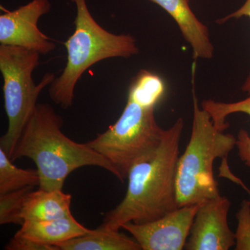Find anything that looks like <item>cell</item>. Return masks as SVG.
Returning a JSON list of instances; mask_svg holds the SVG:
<instances>
[{
  "instance_id": "obj_8",
  "label": "cell",
  "mask_w": 250,
  "mask_h": 250,
  "mask_svg": "<svg viewBox=\"0 0 250 250\" xmlns=\"http://www.w3.org/2000/svg\"><path fill=\"white\" fill-rule=\"evenodd\" d=\"M199 205L179 207L162 218L146 224L125 223L122 228L143 250H182L190 235Z\"/></svg>"
},
{
  "instance_id": "obj_12",
  "label": "cell",
  "mask_w": 250,
  "mask_h": 250,
  "mask_svg": "<svg viewBox=\"0 0 250 250\" xmlns=\"http://www.w3.org/2000/svg\"><path fill=\"white\" fill-rule=\"evenodd\" d=\"M71 200V195L62 190H32L23 204V220L43 221L72 215Z\"/></svg>"
},
{
  "instance_id": "obj_15",
  "label": "cell",
  "mask_w": 250,
  "mask_h": 250,
  "mask_svg": "<svg viewBox=\"0 0 250 250\" xmlns=\"http://www.w3.org/2000/svg\"><path fill=\"white\" fill-rule=\"evenodd\" d=\"M165 92V83L160 76L148 70H141L130 84L128 98L143 106L155 107Z\"/></svg>"
},
{
  "instance_id": "obj_5",
  "label": "cell",
  "mask_w": 250,
  "mask_h": 250,
  "mask_svg": "<svg viewBox=\"0 0 250 250\" xmlns=\"http://www.w3.org/2000/svg\"><path fill=\"white\" fill-rule=\"evenodd\" d=\"M154 108L128 98L116 123L86 143L111 163L122 182L135 165L149 159L160 146L166 130L156 123Z\"/></svg>"
},
{
  "instance_id": "obj_1",
  "label": "cell",
  "mask_w": 250,
  "mask_h": 250,
  "mask_svg": "<svg viewBox=\"0 0 250 250\" xmlns=\"http://www.w3.org/2000/svg\"><path fill=\"white\" fill-rule=\"evenodd\" d=\"M184 126L179 118L166 129L155 153L131 169L124 199L106 213L100 228L118 231L125 223H149L179 208L177 166Z\"/></svg>"
},
{
  "instance_id": "obj_17",
  "label": "cell",
  "mask_w": 250,
  "mask_h": 250,
  "mask_svg": "<svg viewBox=\"0 0 250 250\" xmlns=\"http://www.w3.org/2000/svg\"><path fill=\"white\" fill-rule=\"evenodd\" d=\"M34 187H27L0 195V225L14 223L22 226V210L24 200Z\"/></svg>"
},
{
  "instance_id": "obj_19",
  "label": "cell",
  "mask_w": 250,
  "mask_h": 250,
  "mask_svg": "<svg viewBox=\"0 0 250 250\" xmlns=\"http://www.w3.org/2000/svg\"><path fill=\"white\" fill-rule=\"evenodd\" d=\"M244 16L245 17H248L250 19V0H246V2L241 8L234 11L232 14L228 15L226 17L219 19L217 22L219 24H222L229 21V20L233 19V18L238 19V18L244 17ZM242 90L244 93H248L250 95V73L247 77L246 82L242 85Z\"/></svg>"
},
{
  "instance_id": "obj_3",
  "label": "cell",
  "mask_w": 250,
  "mask_h": 250,
  "mask_svg": "<svg viewBox=\"0 0 250 250\" xmlns=\"http://www.w3.org/2000/svg\"><path fill=\"white\" fill-rule=\"evenodd\" d=\"M70 1L76 7V17L75 31L64 43L66 65L49 88L51 100L63 109L72 106L77 82L94 64L107 59L129 58L139 53L134 36L112 34L96 22L86 0Z\"/></svg>"
},
{
  "instance_id": "obj_16",
  "label": "cell",
  "mask_w": 250,
  "mask_h": 250,
  "mask_svg": "<svg viewBox=\"0 0 250 250\" xmlns=\"http://www.w3.org/2000/svg\"><path fill=\"white\" fill-rule=\"evenodd\" d=\"M0 148V195L27 187L40 185L37 170L18 168Z\"/></svg>"
},
{
  "instance_id": "obj_20",
  "label": "cell",
  "mask_w": 250,
  "mask_h": 250,
  "mask_svg": "<svg viewBox=\"0 0 250 250\" xmlns=\"http://www.w3.org/2000/svg\"><path fill=\"white\" fill-rule=\"evenodd\" d=\"M250 195V190L248 187L245 188ZM236 250H250V231L243 236L236 238Z\"/></svg>"
},
{
  "instance_id": "obj_13",
  "label": "cell",
  "mask_w": 250,
  "mask_h": 250,
  "mask_svg": "<svg viewBox=\"0 0 250 250\" xmlns=\"http://www.w3.org/2000/svg\"><path fill=\"white\" fill-rule=\"evenodd\" d=\"M56 247L62 250H141L134 238L120 232L119 230L99 228L83 236L59 243Z\"/></svg>"
},
{
  "instance_id": "obj_4",
  "label": "cell",
  "mask_w": 250,
  "mask_h": 250,
  "mask_svg": "<svg viewBox=\"0 0 250 250\" xmlns=\"http://www.w3.org/2000/svg\"><path fill=\"white\" fill-rule=\"evenodd\" d=\"M236 138L215 127L210 115L200 108L193 91L191 135L177 166V192L179 207L200 205L220 195L213 174L218 158L228 160Z\"/></svg>"
},
{
  "instance_id": "obj_18",
  "label": "cell",
  "mask_w": 250,
  "mask_h": 250,
  "mask_svg": "<svg viewBox=\"0 0 250 250\" xmlns=\"http://www.w3.org/2000/svg\"><path fill=\"white\" fill-rule=\"evenodd\" d=\"M7 250H59L55 247L44 246L40 243H36L32 240L24 237L15 235L14 238L5 247Z\"/></svg>"
},
{
  "instance_id": "obj_9",
  "label": "cell",
  "mask_w": 250,
  "mask_h": 250,
  "mask_svg": "<svg viewBox=\"0 0 250 250\" xmlns=\"http://www.w3.org/2000/svg\"><path fill=\"white\" fill-rule=\"evenodd\" d=\"M231 202L221 195L199 205L187 250H228L236 246V234L228 225Z\"/></svg>"
},
{
  "instance_id": "obj_14",
  "label": "cell",
  "mask_w": 250,
  "mask_h": 250,
  "mask_svg": "<svg viewBox=\"0 0 250 250\" xmlns=\"http://www.w3.org/2000/svg\"><path fill=\"white\" fill-rule=\"evenodd\" d=\"M202 108L208 112L217 129L222 131L228 129L229 124L226 122L229 115L243 113L250 117V95L249 97L236 103H222L212 100H205ZM236 147L238 156L245 165L250 167V136L246 129H241L236 138Z\"/></svg>"
},
{
  "instance_id": "obj_7",
  "label": "cell",
  "mask_w": 250,
  "mask_h": 250,
  "mask_svg": "<svg viewBox=\"0 0 250 250\" xmlns=\"http://www.w3.org/2000/svg\"><path fill=\"white\" fill-rule=\"evenodd\" d=\"M52 8L49 0H31L14 11L0 15V44L47 54L56 45L38 27L39 20Z\"/></svg>"
},
{
  "instance_id": "obj_11",
  "label": "cell",
  "mask_w": 250,
  "mask_h": 250,
  "mask_svg": "<svg viewBox=\"0 0 250 250\" xmlns=\"http://www.w3.org/2000/svg\"><path fill=\"white\" fill-rule=\"evenodd\" d=\"M90 231L70 215L43 221L27 220L16 235L44 246L57 248L56 246L59 243L83 236Z\"/></svg>"
},
{
  "instance_id": "obj_2",
  "label": "cell",
  "mask_w": 250,
  "mask_h": 250,
  "mask_svg": "<svg viewBox=\"0 0 250 250\" xmlns=\"http://www.w3.org/2000/svg\"><path fill=\"white\" fill-rule=\"evenodd\" d=\"M62 118L47 104H38L18 140L11 160L27 157L35 163L40 188L62 190L65 179L83 166L103 167L114 174L111 163L90 148L78 143L62 131Z\"/></svg>"
},
{
  "instance_id": "obj_6",
  "label": "cell",
  "mask_w": 250,
  "mask_h": 250,
  "mask_svg": "<svg viewBox=\"0 0 250 250\" xmlns=\"http://www.w3.org/2000/svg\"><path fill=\"white\" fill-rule=\"evenodd\" d=\"M40 55L39 52L23 47L0 45V72L8 118L7 131L0 139V148L9 158L37 106L41 92L56 78L55 74L47 72L36 84L32 75L39 66Z\"/></svg>"
},
{
  "instance_id": "obj_10",
  "label": "cell",
  "mask_w": 250,
  "mask_h": 250,
  "mask_svg": "<svg viewBox=\"0 0 250 250\" xmlns=\"http://www.w3.org/2000/svg\"><path fill=\"white\" fill-rule=\"evenodd\" d=\"M165 10L182 32L184 39L191 46L195 59H210L214 47L210 41L209 30L190 9V0H147Z\"/></svg>"
}]
</instances>
